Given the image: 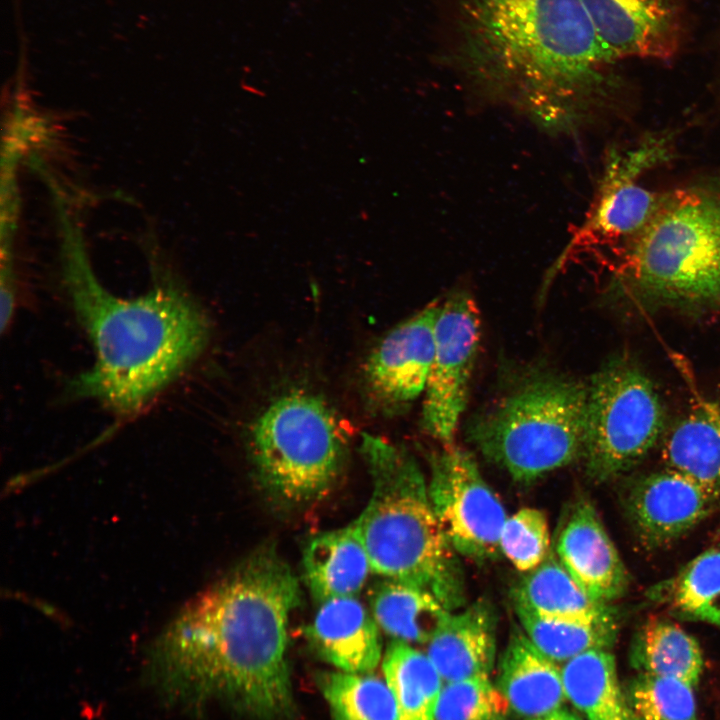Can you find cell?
<instances>
[{
  "mask_svg": "<svg viewBox=\"0 0 720 720\" xmlns=\"http://www.w3.org/2000/svg\"><path fill=\"white\" fill-rule=\"evenodd\" d=\"M502 720V719H501Z\"/></svg>",
  "mask_w": 720,
  "mask_h": 720,
  "instance_id": "d6a6232c",
  "label": "cell"
},
{
  "mask_svg": "<svg viewBox=\"0 0 720 720\" xmlns=\"http://www.w3.org/2000/svg\"><path fill=\"white\" fill-rule=\"evenodd\" d=\"M664 137H649L628 150L609 153L589 212L570 247L625 246L644 228L661 197L640 177L667 158Z\"/></svg>",
  "mask_w": 720,
  "mask_h": 720,
  "instance_id": "30bf717a",
  "label": "cell"
},
{
  "mask_svg": "<svg viewBox=\"0 0 720 720\" xmlns=\"http://www.w3.org/2000/svg\"><path fill=\"white\" fill-rule=\"evenodd\" d=\"M592 599L610 604L628 590L629 575L596 509L580 499L561 524L554 552Z\"/></svg>",
  "mask_w": 720,
  "mask_h": 720,
  "instance_id": "5bb4252c",
  "label": "cell"
},
{
  "mask_svg": "<svg viewBox=\"0 0 720 720\" xmlns=\"http://www.w3.org/2000/svg\"><path fill=\"white\" fill-rule=\"evenodd\" d=\"M429 466L430 501L453 550L478 563L498 558L508 516L472 455L445 445L430 456Z\"/></svg>",
  "mask_w": 720,
  "mask_h": 720,
  "instance_id": "9c48e42d",
  "label": "cell"
},
{
  "mask_svg": "<svg viewBox=\"0 0 720 720\" xmlns=\"http://www.w3.org/2000/svg\"><path fill=\"white\" fill-rule=\"evenodd\" d=\"M509 704L489 676L443 684L434 720H501Z\"/></svg>",
  "mask_w": 720,
  "mask_h": 720,
  "instance_id": "f546056e",
  "label": "cell"
},
{
  "mask_svg": "<svg viewBox=\"0 0 720 720\" xmlns=\"http://www.w3.org/2000/svg\"><path fill=\"white\" fill-rule=\"evenodd\" d=\"M625 248L622 273L643 294L674 302H719L720 191L691 187L662 196Z\"/></svg>",
  "mask_w": 720,
  "mask_h": 720,
  "instance_id": "8992f818",
  "label": "cell"
},
{
  "mask_svg": "<svg viewBox=\"0 0 720 720\" xmlns=\"http://www.w3.org/2000/svg\"><path fill=\"white\" fill-rule=\"evenodd\" d=\"M624 689L642 720H699L693 686L683 681L639 673Z\"/></svg>",
  "mask_w": 720,
  "mask_h": 720,
  "instance_id": "f1b7e54d",
  "label": "cell"
},
{
  "mask_svg": "<svg viewBox=\"0 0 720 720\" xmlns=\"http://www.w3.org/2000/svg\"><path fill=\"white\" fill-rule=\"evenodd\" d=\"M586 474L598 483L637 465L659 439L662 404L650 380L631 363L616 361L587 386Z\"/></svg>",
  "mask_w": 720,
  "mask_h": 720,
  "instance_id": "ba28073f",
  "label": "cell"
},
{
  "mask_svg": "<svg viewBox=\"0 0 720 720\" xmlns=\"http://www.w3.org/2000/svg\"><path fill=\"white\" fill-rule=\"evenodd\" d=\"M512 602L539 616L588 623L618 622L616 611L592 599L577 584L555 553L526 573L512 592Z\"/></svg>",
  "mask_w": 720,
  "mask_h": 720,
  "instance_id": "ffe728a7",
  "label": "cell"
},
{
  "mask_svg": "<svg viewBox=\"0 0 720 720\" xmlns=\"http://www.w3.org/2000/svg\"><path fill=\"white\" fill-rule=\"evenodd\" d=\"M512 604L523 632L555 662H566L589 650H609L617 640L618 622L588 623L546 618L519 603Z\"/></svg>",
  "mask_w": 720,
  "mask_h": 720,
  "instance_id": "4316f807",
  "label": "cell"
},
{
  "mask_svg": "<svg viewBox=\"0 0 720 720\" xmlns=\"http://www.w3.org/2000/svg\"><path fill=\"white\" fill-rule=\"evenodd\" d=\"M719 500L720 491L667 469L636 480L624 503L638 541L647 549H657L699 524Z\"/></svg>",
  "mask_w": 720,
  "mask_h": 720,
  "instance_id": "4fadbf2b",
  "label": "cell"
},
{
  "mask_svg": "<svg viewBox=\"0 0 720 720\" xmlns=\"http://www.w3.org/2000/svg\"><path fill=\"white\" fill-rule=\"evenodd\" d=\"M613 61L667 59L678 47V24L667 0H579Z\"/></svg>",
  "mask_w": 720,
  "mask_h": 720,
  "instance_id": "9a60e30c",
  "label": "cell"
},
{
  "mask_svg": "<svg viewBox=\"0 0 720 720\" xmlns=\"http://www.w3.org/2000/svg\"><path fill=\"white\" fill-rule=\"evenodd\" d=\"M587 386L534 376L472 424V442L519 483H531L583 457Z\"/></svg>",
  "mask_w": 720,
  "mask_h": 720,
  "instance_id": "5b68a950",
  "label": "cell"
},
{
  "mask_svg": "<svg viewBox=\"0 0 720 720\" xmlns=\"http://www.w3.org/2000/svg\"><path fill=\"white\" fill-rule=\"evenodd\" d=\"M662 456L667 469L720 491V403L693 408L668 435Z\"/></svg>",
  "mask_w": 720,
  "mask_h": 720,
  "instance_id": "7402d4cb",
  "label": "cell"
},
{
  "mask_svg": "<svg viewBox=\"0 0 720 720\" xmlns=\"http://www.w3.org/2000/svg\"><path fill=\"white\" fill-rule=\"evenodd\" d=\"M250 446L263 486L290 504L326 494L347 455V438L333 411L303 391L281 395L263 410L252 425Z\"/></svg>",
  "mask_w": 720,
  "mask_h": 720,
  "instance_id": "52a82bcc",
  "label": "cell"
},
{
  "mask_svg": "<svg viewBox=\"0 0 720 720\" xmlns=\"http://www.w3.org/2000/svg\"><path fill=\"white\" fill-rule=\"evenodd\" d=\"M497 687L509 707L527 720L563 707L566 699L557 662L543 654L523 630L517 628L501 655Z\"/></svg>",
  "mask_w": 720,
  "mask_h": 720,
  "instance_id": "ac0fdd59",
  "label": "cell"
},
{
  "mask_svg": "<svg viewBox=\"0 0 720 720\" xmlns=\"http://www.w3.org/2000/svg\"><path fill=\"white\" fill-rule=\"evenodd\" d=\"M305 583L319 604L356 596L372 571L366 550L349 525L312 537L303 551Z\"/></svg>",
  "mask_w": 720,
  "mask_h": 720,
  "instance_id": "d6986e66",
  "label": "cell"
},
{
  "mask_svg": "<svg viewBox=\"0 0 720 720\" xmlns=\"http://www.w3.org/2000/svg\"><path fill=\"white\" fill-rule=\"evenodd\" d=\"M434 302L392 329L375 347L364 368L370 405L383 414L398 413L425 391L435 347Z\"/></svg>",
  "mask_w": 720,
  "mask_h": 720,
  "instance_id": "7c38bea8",
  "label": "cell"
},
{
  "mask_svg": "<svg viewBox=\"0 0 720 720\" xmlns=\"http://www.w3.org/2000/svg\"><path fill=\"white\" fill-rule=\"evenodd\" d=\"M533 720H582L576 713L561 707L547 715Z\"/></svg>",
  "mask_w": 720,
  "mask_h": 720,
  "instance_id": "1f68e13d",
  "label": "cell"
},
{
  "mask_svg": "<svg viewBox=\"0 0 720 720\" xmlns=\"http://www.w3.org/2000/svg\"><path fill=\"white\" fill-rule=\"evenodd\" d=\"M320 690L334 720H397V707L386 682L365 673L320 674Z\"/></svg>",
  "mask_w": 720,
  "mask_h": 720,
  "instance_id": "83f0119b",
  "label": "cell"
},
{
  "mask_svg": "<svg viewBox=\"0 0 720 720\" xmlns=\"http://www.w3.org/2000/svg\"><path fill=\"white\" fill-rule=\"evenodd\" d=\"M501 553L520 572L537 568L549 555L548 519L541 510L523 507L507 517L500 535Z\"/></svg>",
  "mask_w": 720,
  "mask_h": 720,
  "instance_id": "4dcf8cb0",
  "label": "cell"
},
{
  "mask_svg": "<svg viewBox=\"0 0 720 720\" xmlns=\"http://www.w3.org/2000/svg\"><path fill=\"white\" fill-rule=\"evenodd\" d=\"M382 667L397 720H434L444 682L427 653L394 640L385 651Z\"/></svg>",
  "mask_w": 720,
  "mask_h": 720,
  "instance_id": "484cf974",
  "label": "cell"
},
{
  "mask_svg": "<svg viewBox=\"0 0 720 720\" xmlns=\"http://www.w3.org/2000/svg\"><path fill=\"white\" fill-rule=\"evenodd\" d=\"M647 595L680 620L720 628V549L705 550L677 574L651 587Z\"/></svg>",
  "mask_w": 720,
  "mask_h": 720,
  "instance_id": "d4e9b609",
  "label": "cell"
},
{
  "mask_svg": "<svg viewBox=\"0 0 720 720\" xmlns=\"http://www.w3.org/2000/svg\"><path fill=\"white\" fill-rule=\"evenodd\" d=\"M360 451L371 478L367 505L350 523L371 569L432 593L449 611L465 604L457 553L434 513L426 480L404 448L364 433Z\"/></svg>",
  "mask_w": 720,
  "mask_h": 720,
  "instance_id": "277c9868",
  "label": "cell"
},
{
  "mask_svg": "<svg viewBox=\"0 0 720 720\" xmlns=\"http://www.w3.org/2000/svg\"><path fill=\"white\" fill-rule=\"evenodd\" d=\"M434 337L421 424L431 437L450 445L466 406L480 341L479 311L469 294L455 292L440 304Z\"/></svg>",
  "mask_w": 720,
  "mask_h": 720,
  "instance_id": "8fae6325",
  "label": "cell"
},
{
  "mask_svg": "<svg viewBox=\"0 0 720 720\" xmlns=\"http://www.w3.org/2000/svg\"><path fill=\"white\" fill-rule=\"evenodd\" d=\"M65 258L66 287L95 352L93 366L72 381V392L133 416L202 354L208 321L174 285L122 298L99 282L81 247L69 246Z\"/></svg>",
  "mask_w": 720,
  "mask_h": 720,
  "instance_id": "3957f363",
  "label": "cell"
},
{
  "mask_svg": "<svg viewBox=\"0 0 720 720\" xmlns=\"http://www.w3.org/2000/svg\"><path fill=\"white\" fill-rule=\"evenodd\" d=\"M638 673L669 677L696 686L703 672L697 640L669 621L651 618L635 632L629 652Z\"/></svg>",
  "mask_w": 720,
  "mask_h": 720,
  "instance_id": "cb8c5ba5",
  "label": "cell"
},
{
  "mask_svg": "<svg viewBox=\"0 0 720 720\" xmlns=\"http://www.w3.org/2000/svg\"><path fill=\"white\" fill-rule=\"evenodd\" d=\"M427 644L444 683L489 676L496 655L494 608L478 600L451 612Z\"/></svg>",
  "mask_w": 720,
  "mask_h": 720,
  "instance_id": "e0dca14e",
  "label": "cell"
},
{
  "mask_svg": "<svg viewBox=\"0 0 720 720\" xmlns=\"http://www.w3.org/2000/svg\"><path fill=\"white\" fill-rule=\"evenodd\" d=\"M299 582L271 547L240 562L190 601L154 641L149 680L171 705L218 700L258 720H286L295 703L288 623Z\"/></svg>",
  "mask_w": 720,
  "mask_h": 720,
  "instance_id": "6da1fadb",
  "label": "cell"
},
{
  "mask_svg": "<svg viewBox=\"0 0 720 720\" xmlns=\"http://www.w3.org/2000/svg\"><path fill=\"white\" fill-rule=\"evenodd\" d=\"M369 601L379 628L407 643H428L451 613L429 591L387 578L373 585Z\"/></svg>",
  "mask_w": 720,
  "mask_h": 720,
  "instance_id": "603a6c76",
  "label": "cell"
},
{
  "mask_svg": "<svg viewBox=\"0 0 720 720\" xmlns=\"http://www.w3.org/2000/svg\"><path fill=\"white\" fill-rule=\"evenodd\" d=\"M456 56L480 87L566 128L613 62L579 0H457Z\"/></svg>",
  "mask_w": 720,
  "mask_h": 720,
  "instance_id": "7a4b0ae2",
  "label": "cell"
},
{
  "mask_svg": "<svg viewBox=\"0 0 720 720\" xmlns=\"http://www.w3.org/2000/svg\"><path fill=\"white\" fill-rule=\"evenodd\" d=\"M305 633L316 653L343 672L367 673L380 662L379 626L355 596L321 603Z\"/></svg>",
  "mask_w": 720,
  "mask_h": 720,
  "instance_id": "2e32d148",
  "label": "cell"
},
{
  "mask_svg": "<svg viewBox=\"0 0 720 720\" xmlns=\"http://www.w3.org/2000/svg\"><path fill=\"white\" fill-rule=\"evenodd\" d=\"M561 671L566 698L586 720H642L627 699L608 649L586 651L566 661Z\"/></svg>",
  "mask_w": 720,
  "mask_h": 720,
  "instance_id": "44dd1931",
  "label": "cell"
}]
</instances>
